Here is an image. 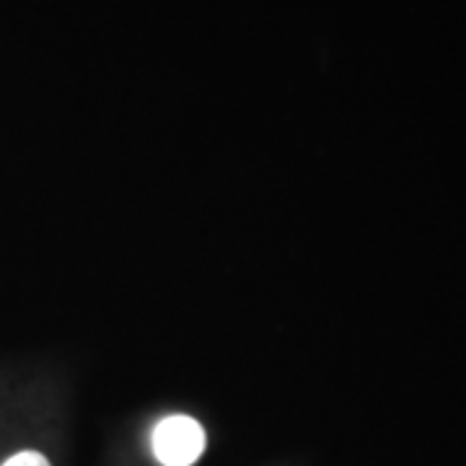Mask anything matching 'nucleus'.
I'll list each match as a JSON object with an SVG mask.
<instances>
[{"mask_svg":"<svg viewBox=\"0 0 466 466\" xmlns=\"http://www.w3.org/2000/svg\"><path fill=\"white\" fill-rule=\"evenodd\" d=\"M150 446L164 466H192L205 451V431L187 415L164 417L156 428Z\"/></svg>","mask_w":466,"mask_h":466,"instance_id":"obj_1","label":"nucleus"},{"mask_svg":"<svg viewBox=\"0 0 466 466\" xmlns=\"http://www.w3.org/2000/svg\"><path fill=\"white\" fill-rule=\"evenodd\" d=\"M3 466H50V461L36 451H21L16 456H11Z\"/></svg>","mask_w":466,"mask_h":466,"instance_id":"obj_2","label":"nucleus"}]
</instances>
